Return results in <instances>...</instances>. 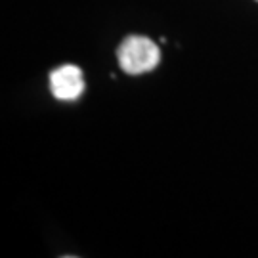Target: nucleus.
Returning a JSON list of instances; mask_svg holds the SVG:
<instances>
[{"label":"nucleus","instance_id":"f257e3e1","mask_svg":"<svg viewBox=\"0 0 258 258\" xmlns=\"http://www.w3.org/2000/svg\"><path fill=\"white\" fill-rule=\"evenodd\" d=\"M117 59L124 73L142 75L161 63V50L151 38L130 35L117 48Z\"/></svg>","mask_w":258,"mask_h":258},{"label":"nucleus","instance_id":"f03ea898","mask_svg":"<svg viewBox=\"0 0 258 258\" xmlns=\"http://www.w3.org/2000/svg\"><path fill=\"white\" fill-rule=\"evenodd\" d=\"M86 90L81 67L77 65H61L50 73V92L59 102H75Z\"/></svg>","mask_w":258,"mask_h":258},{"label":"nucleus","instance_id":"7ed1b4c3","mask_svg":"<svg viewBox=\"0 0 258 258\" xmlns=\"http://www.w3.org/2000/svg\"><path fill=\"white\" fill-rule=\"evenodd\" d=\"M256 2H258V0H256Z\"/></svg>","mask_w":258,"mask_h":258}]
</instances>
